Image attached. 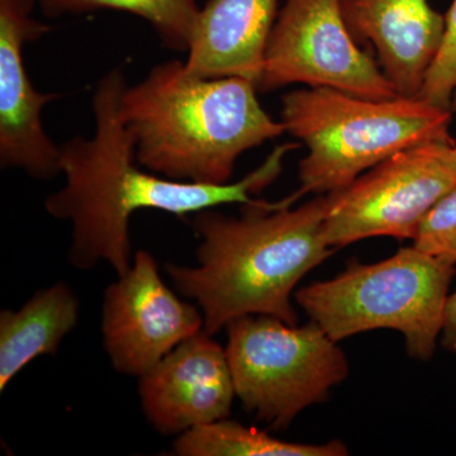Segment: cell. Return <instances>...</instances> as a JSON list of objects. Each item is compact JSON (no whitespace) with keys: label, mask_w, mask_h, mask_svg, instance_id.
<instances>
[{"label":"cell","mask_w":456,"mask_h":456,"mask_svg":"<svg viewBox=\"0 0 456 456\" xmlns=\"http://www.w3.org/2000/svg\"><path fill=\"white\" fill-rule=\"evenodd\" d=\"M455 185L454 139L402 150L346 188L329 193L327 244L342 248L378 236L413 240L425 216Z\"/></svg>","instance_id":"cell-7"},{"label":"cell","mask_w":456,"mask_h":456,"mask_svg":"<svg viewBox=\"0 0 456 456\" xmlns=\"http://www.w3.org/2000/svg\"><path fill=\"white\" fill-rule=\"evenodd\" d=\"M35 0H0V163L36 179L61 174L60 146L44 130L41 112L57 98L29 80L23 49L49 32L33 20Z\"/></svg>","instance_id":"cell-10"},{"label":"cell","mask_w":456,"mask_h":456,"mask_svg":"<svg viewBox=\"0 0 456 456\" xmlns=\"http://www.w3.org/2000/svg\"><path fill=\"white\" fill-rule=\"evenodd\" d=\"M413 246L417 250L456 264V185L425 216L417 230Z\"/></svg>","instance_id":"cell-18"},{"label":"cell","mask_w":456,"mask_h":456,"mask_svg":"<svg viewBox=\"0 0 456 456\" xmlns=\"http://www.w3.org/2000/svg\"><path fill=\"white\" fill-rule=\"evenodd\" d=\"M452 114L401 95L377 101L323 86L287 93L281 123L308 150L294 196L334 193L402 150L452 139Z\"/></svg>","instance_id":"cell-4"},{"label":"cell","mask_w":456,"mask_h":456,"mask_svg":"<svg viewBox=\"0 0 456 456\" xmlns=\"http://www.w3.org/2000/svg\"><path fill=\"white\" fill-rule=\"evenodd\" d=\"M139 393L147 421L163 435L227 419L236 389L226 349L200 331L140 377Z\"/></svg>","instance_id":"cell-11"},{"label":"cell","mask_w":456,"mask_h":456,"mask_svg":"<svg viewBox=\"0 0 456 456\" xmlns=\"http://www.w3.org/2000/svg\"><path fill=\"white\" fill-rule=\"evenodd\" d=\"M454 265L412 248L380 263H349L331 281L296 293V301L332 340L370 330L403 334L411 358L430 360L443 331Z\"/></svg>","instance_id":"cell-5"},{"label":"cell","mask_w":456,"mask_h":456,"mask_svg":"<svg viewBox=\"0 0 456 456\" xmlns=\"http://www.w3.org/2000/svg\"><path fill=\"white\" fill-rule=\"evenodd\" d=\"M80 305L71 288L56 283L33 294L18 311L0 314V391L32 360L55 355L79 321Z\"/></svg>","instance_id":"cell-14"},{"label":"cell","mask_w":456,"mask_h":456,"mask_svg":"<svg viewBox=\"0 0 456 456\" xmlns=\"http://www.w3.org/2000/svg\"><path fill=\"white\" fill-rule=\"evenodd\" d=\"M290 84L377 101L398 97L374 57L354 40L340 0H285L279 9L257 89Z\"/></svg>","instance_id":"cell-8"},{"label":"cell","mask_w":456,"mask_h":456,"mask_svg":"<svg viewBox=\"0 0 456 456\" xmlns=\"http://www.w3.org/2000/svg\"><path fill=\"white\" fill-rule=\"evenodd\" d=\"M354 40L373 46L401 97L417 98L439 53L445 16L428 0H340Z\"/></svg>","instance_id":"cell-12"},{"label":"cell","mask_w":456,"mask_h":456,"mask_svg":"<svg viewBox=\"0 0 456 456\" xmlns=\"http://www.w3.org/2000/svg\"><path fill=\"white\" fill-rule=\"evenodd\" d=\"M125 75L114 69L104 75L93 94V137H74L60 145V169L65 185L45 200L56 220L73 226L69 260L89 270L110 264L116 274L131 268L130 220L140 209H158L184 218L222 204L283 208V200H255L283 170L285 155L297 143L277 146L257 169L236 183L200 184L165 178L141 167L134 140L122 118Z\"/></svg>","instance_id":"cell-1"},{"label":"cell","mask_w":456,"mask_h":456,"mask_svg":"<svg viewBox=\"0 0 456 456\" xmlns=\"http://www.w3.org/2000/svg\"><path fill=\"white\" fill-rule=\"evenodd\" d=\"M226 330L236 395L248 412L275 430L325 401L349 375L344 351L314 321L297 327L251 314L231 321Z\"/></svg>","instance_id":"cell-6"},{"label":"cell","mask_w":456,"mask_h":456,"mask_svg":"<svg viewBox=\"0 0 456 456\" xmlns=\"http://www.w3.org/2000/svg\"><path fill=\"white\" fill-rule=\"evenodd\" d=\"M179 456H342L349 450L340 441L323 445L287 443L266 432L227 419L191 428L174 444Z\"/></svg>","instance_id":"cell-15"},{"label":"cell","mask_w":456,"mask_h":456,"mask_svg":"<svg viewBox=\"0 0 456 456\" xmlns=\"http://www.w3.org/2000/svg\"><path fill=\"white\" fill-rule=\"evenodd\" d=\"M203 326L202 311L164 283L149 251L134 255L131 268L104 293V347L118 373L142 377Z\"/></svg>","instance_id":"cell-9"},{"label":"cell","mask_w":456,"mask_h":456,"mask_svg":"<svg viewBox=\"0 0 456 456\" xmlns=\"http://www.w3.org/2000/svg\"><path fill=\"white\" fill-rule=\"evenodd\" d=\"M242 77L206 79L170 60L125 89L122 118L141 167L179 182L227 184L237 159L285 134Z\"/></svg>","instance_id":"cell-3"},{"label":"cell","mask_w":456,"mask_h":456,"mask_svg":"<svg viewBox=\"0 0 456 456\" xmlns=\"http://www.w3.org/2000/svg\"><path fill=\"white\" fill-rule=\"evenodd\" d=\"M278 13L279 0H208L189 42L188 73L206 79L242 77L259 86Z\"/></svg>","instance_id":"cell-13"},{"label":"cell","mask_w":456,"mask_h":456,"mask_svg":"<svg viewBox=\"0 0 456 456\" xmlns=\"http://www.w3.org/2000/svg\"><path fill=\"white\" fill-rule=\"evenodd\" d=\"M49 17L79 14L98 9L126 12L145 20L169 49L188 51L200 13L197 0H41Z\"/></svg>","instance_id":"cell-16"},{"label":"cell","mask_w":456,"mask_h":456,"mask_svg":"<svg viewBox=\"0 0 456 456\" xmlns=\"http://www.w3.org/2000/svg\"><path fill=\"white\" fill-rule=\"evenodd\" d=\"M417 98L456 112V0L446 12L443 44Z\"/></svg>","instance_id":"cell-17"},{"label":"cell","mask_w":456,"mask_h":456,"mask_svg":"<svg viewBox=\"0 0 456 456\" xmlns=\"http://www.w3.org/2000/svg\"><path fill=\"white\" fill-rule=\"evenodd\" d=\"M329 206V194H321L294 209L244 206L240 218L212 209L194 215L197 265L165 269L176 290L202 311L207 335L251 314L297 325L294 288L334 253L323 235Z\"/></svg>","instance_id":"cell-2"},{"label":"cell","mask_w":456,"mask_h":456,"mask_svg":"<svg viewBox=\"0 0 456 456\" xmlns=\"http://www.w3.org/2000/svg\"><path fill=\"white\" fill-rule=\"evenodd\" d=\"M441 345L446 350L456 354V292L449 296L446 303L445 318L441 331Z\"/></svg>","instance_id":"cell-19"}]
</instances>
